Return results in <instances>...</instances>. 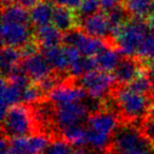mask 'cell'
I'll list each match as a JSON object with an SVG mask.
<instances>
[{"mask_svg": "<svg viewBox=\"0 0 154 154\" xmlns=\"http://www.w3.org/2000/svg\"><path fill=\"white\" fill-rule=\"evenodd\" d=\"M146 64L154 63V34H149L143 40L137 54Z\"/></svg>", "mask_w": 154, "mask_h": 154, "instance_id": "484cf974", "label": "cell"}, {"mask_svg": "<svg viewBox=\"0 0 154 154\" xmlns=\"http://www.w3.org/2000/svg\"><path fill=\"white\" fill-rule=\"evenodd\" d=\"M54 13V7L50 1H41L35 5L30 12L31 23L35 29L48 26L52 22Z\"/></svg>", "mask_w": 154, "mask_h": 154, "instance_id": "44dd1931", "label": "cell"}, {"mask_svg": "<svg viewBox=\"0 0 154 154\" xmlns=\"http://www.w3.org/2000/svg\"><path fill=\"white\" fill-rule=\"evenodd\" d=\"M42 54L49 61L50 66H52L54 72L70 76L69 75L70 61H69L66 48L60 47V45L48 48V49L42 50Z\"/></svg>", "mask_w": 154, "mask_h": 154, "instance_id": "9a60e30c", "label": "cell"}, {"mask_svg": "<svg viewBox=\"0 0 154 154\" xmlns=\"http://www.w3.org/2000/svg\"><path fill=\"white\" fill-rule=\"evenodd\" d=\"M94 58L96 61L97 70L110 73L111 71L115 70L122 56L113 45H108L96 56H94Z\"/></svg>", "mask_w": 154, "mask_h": 154, "instance_id": "d6986e66", "label": "cell"}, {"mask_svg": "<svg viewBox=\"0 0 154 154\" xmlns=\"http://www.w3.org/2000/svg\"><path fill=\"white\" fill-rule=\"evenodd\" d=\"M122 122V118L116 112L101 109L89 115L87 119V127L96 132L112 136Z\"/></svg>", "mask_w": 154, "mask_h": 154, "instance_id": "30bf717a", "label": "cell"}, {"mask_svg": "<svg viewBox=\"0 0 154 154\" xmlns=\"http://www.w3.org/2000/svg\"><path fill=\"white\" fill-rule=\"evenodd\" d=\"M42 0H2V5H8V3H15L23 9L32 10L35 5H37Z\"/></svg>", "mask_w": 154, "mask_h": 154, "instance_id": "1f68e13d", "label": "cell"}, {"mask_svg": "<svg viewBox=\"0 0 154 154\" xmlns=\"http://www.w3.org/2000/svg\"><path fill=\"white\" fill-rule=\"evenodd\" d=\"M88 128V127H87ZM112 136L108 134H103L100 132H96L88 128V146L97 152L109 151L111 149Z\"/></svg>", "mask_w": 154, "mask_h": 154, "instance_id": "cb8c5ba5", "label": "cell"}, {"mask_svg": "<svg viewBox=\"0 0 154 154\" xmlns=\"http://www.w3.org/2000/svg\"><path fill=\"white\" fill-rule=\"evenodd\" d=\"M75 82L86 91L89 97L103 101L111 96L113 89L117 86L113 74L100 70L87 73L75 78Z\"/></svg>", "mask_w": 154, "mask_h": 154, "instance_id": "5b68a950", "label": "cell"}, {"mask_svg": "<svg viewBox=\"0 0 154 154\" xmlns=\"http://www.w3.org/2000/svg\"><path fill=\"white\" fill-rule=\"evenodd\" d=\"M122 1V3H124V2H126V0H120Z\"/></svg>", "mask_w": 154, "mask_h": 154, "instance_id": "f35d334b", "label": "cell"}, {"mask_svg": "<svg viewBox=\"0 0 154 154\" xmlns=\"http://www.w3.org/2000/svg\"><path fill=\"white\" fill-rule=\"evenodd\" d=\"M2 136L9 139L39 134L38 127L30 105H15L1 117Z\"/></svg>", "mask_w": 154, "mask_h": 154, "instance_id": "7a4b0ae2", "label": "cell"}, {"mask_svg": "<svg viewBox=\"0 0 154 154\" xmlns=\"http://www.w3.org/2000/svg\"><path fill=\"white\" fill-rule=\"evenodd\" d=\"M148 66L137 56H122L119 63L113 71L118 86H127Z\"/></svg>", "mask_w": 154, "mask_h": 154, "instance_id": "8fae6325", "label": "cell"}, {"mask_svg": "<svg viewBox=\"0 0 154 154\" xmlns=\"http://www.w3.org/2000/svg\"><path fill=\"white\" fill-rule=\"evenodd\" d=\"M45 98H47V96H45V93L42 92V90L39 88V86L36 82H32L30 86H28L24 90H22L21 101L26 103V105L37 103V101Z\"/></svg>", "mask_w": 154, "mask_h": 154, "instance_id": "4316f807", "label": "cell"}, {"mask_svg": "<svg viewBox=\"0 0 154 154\" xmlns=\"http://www.w3.org/2000/svg\"><path fill=\"white\" fill-rule=\"evenodd\" d=\"M147 118L154 120V101L152 103V105L150 106V109H149V112H148V117Z\"/></svg>", "mask_w": 154, "mask_h": 154, "instance_id": "d590c367", "label": "cell"}, {"mask_svg": "<svg viewBox=\"0 0 154 154\" xmlns=\"http://www.w3.org/2000/svg\"><path fill=\"white\" fill-rule=\"evenodd\" d=\"M72 145L62 138L52 139L42 154H72Z\"/></svg>", "mask_w": 154, "mask_h": 154, "instance_id": "f1b7e54d", "label": "cell"}, {"mask_svg": "<svg viewBox=\"0 0 154 154\" xmlns=\"http://www.w3.org/2000/svg\"><path fill=\"white\" fill-rule=\"evenodd\" d=\"M2 22L32 24L30 13H28L26 9L15 3L2 5Z\"/></svg>", "mask_w": 154, "mask_h": 154, "instance_id": "603a6c76", "label": "cell"}, {"mask_svg": "<svg viewBox=\"0 0 154 154\" xmlns=\"http://www.w3.org/2000/svg\"><path fill=\"white\" fill-rule=\"evenodd\" d=\"M112 97L118 108L122 122L125 124H140L148 117L152 96L132 91L127 86H116L112 91Z\"/></svg>", "mask_w": 154, "mask_h": 154, "instance_id": "6da1fadb", "label": "cell"}, {"mask_svg": "<svg viewBox=\"0 0 154 154\" xmlns=\"http://www.w3.org/2000/svg\"><path fill=\"white\" fill-rule=\"evenodd\" d=\"M151 14H154V0L152 1L151 8H150V13H149V15H151Z\"/></svg>", "mask_w": 154, "mask_h": 154, "instance_id": "74e56055", "label": "cell"}, {"mask_svg": "<svg viewBox=\"0 0 154 154\" xmlns=\"http://www.w3.org/2000/svg\"><path fill=\"white\" fill-rule=\"evenodd\" d=\"M72 154H90L87 150H85L84 148H77L76 150L72 152Z\"/></svg>", "mask_w": 154, "mask_h": 154, "instance_id": "8d00e7d4", "label": "cell"}, {"mask_svg": "<svg viewBox=\"0 0 154 154\" xmlns=\"http://www.w3.org/2000/svg\"><path fill=\"white\" fill-rule=\"evenodd\" d=\"M139 128H140V130L143 131V133L149 139V141L154 148V120L146 118L140 124Z\"/></svg>", "mask_w": 154, "mask_h": 154, "instance_id": "f546056e", "label": "cell"}, {"mask_svg": "<svg viewBox=\"0 0 154 154\" xmlns=\"http://www.w3.org/2000/svg\"><path fill=\"white\" fill-rule=\"evenodd\" d=\"M149 29L141 18L132 17L112 38V43L122 56H137Z\"/></svg>", "mask_w": 154, "mask_h": 154, "instance_id": "277c9868", "label": "cell"}, {"mask_svg": "<svg viewBox=\"0 0 154 154\" xmlns=\"http://www.w3.org/2000/svg\"><path fill=\"white\" fill-rule=\"evenodd\" d=\"M52 139L43 134L10 139V147L17 154H42Z\"/></svg>", "mask_w": 154, "mask_h": 154, "instance_id": "7c38bea8", "label": "cell"}, {"mask_svg": "<svg viewBox=\"0 0 154 154\" xmlns=\"http://www.w3.org/2000/svg\"><path fill=\"white\" fill-rule=\"evenodd\" d=\"M90 114V110L85 101L55 106V125L58 131V138L62 130L82 125L85 120L87 122Z\"/></svg>", "mask_w": 154, "mask_h": 154, "instance_id": "52a82bcc", "label": "cell"}, {"mask_svg": "<svg viewBox=\"0 0 154 154\" xmlns=\"http://www.w3.org/2000/svg\"><path fill=\"white\" fill-rule=\"evenodd\" d=\"M99 10H100L99 0H82V3L77 10V17L80 21L89 16L98 13Z\"/></svg>", "mask_w": 154, "mask_h": 154, "instance_id": "83f0119b", "label": "cell"}, {"mask_svg": "<svg viewBox=\"0 0 154 154\" xmlns=\"http://www.w3.org/2000/svg\"><path fill=\"white\" fill-rule=\"evenodd\" d=\"M99 3H100V10L107 14L122 5V1L120 0H99Z\"/></svg>", "mask_w": 154, "mask_h": 154, "instance_id": "d6a6232c", "label": "cell"}, {"mask_svg": "<svg viewBox=\"0 0 154 154\" xmlns=\"http://www.w3.org/2000/svg\"><path fill=\"white\" fill-rule=\"evenodd\" d=\"M152 148L153 146L140 130L139 126L122 122L112 135L110 150L113 154H134Z\"/></svg>", "mask_w": 154, "mask_h": 154, "instance_id": "3957f363", "label": "cell"}, {"mask_svg": "<svg viewBox=\"0 0 154 154\" xmlns=\"http://www.w3.org/2000/svg\"><path fill=\"white\" fill-rule=\"evenodd\" d=\"M87 97H88L87 92L76 84L74 77H70L64 82L54 88L47 95V98L55 106L80 103L86 100Z\"/></svg>", "mask_w": 154, "mask_h": 154, "instance_id": "9c48e42d", "label": "cell"}, {"mask_svg": "<svg viewBox=\"0 0 154 154\" xmlns=\"http://www.w3.org/2000/svg\"><path fill=\"white\" fill-rule=\"evenodd\" d=\"M146 23H147V26L150 32H151V34H154V14H151V15L148 16Z\"/></svg>", "mask_w": 154, "mask_h": 154, "instance_id": "e575fe53", "label": "cell"}, {"mask_svg": "<svg viewBox=\"0 0 154 154\" xmlns=\"http://www.w3.org/2000/svg\"><path fill=\"white\" fill-rule=\"evenodd\" d=\"M62 43L76 48L80 54L88 57H94L108 45H113L110 40L97 38L86 34L82 29L76 28L64 33Z\"/></svg>", "mask_w": 154, "mask_h": 154, "instance_id": "8992f818", "label": "cell"}, {"mask_svg": "<svg viewBox=\"0 0 154 154\" xmlns=\"http://www.w3.org/2000/svg\"><path fill=\"white\" fill-rule=\"evenodd\" d=\"M52 23L60 32L66 33L73 29L79 28V19L74 10L63 7H54Z\"/></svg>", "mask_w": 154, "mask_h": 154, "instance_id": "2e32d148", "label": "cell"}, {"mask_svg": "<svg viewBox=\"0 0 154 154\" xmlns=\"http://www.w3.org/2000/svg\"><path fill=\"white\" fill-rule=\"evenodd\" d=\"M22 59V54L20 49L13 47H2L0 64L3 77H8L13 71H15L20 66Z\"/></svg>", "mask_w": 154, "mask_h": 154, "instance_id": "ffe728a7", "label": "cell"}, {"mask_svg": "<svg viewBox=\"0 0 154 154\" xmlns=\"http://www.w3.org/2000/svg\"><path fill=\"white\" fill-rule=\"evenodd\" d=\"M35 39V28L32 24L2 22L1 40L2 47L23 48L26 43Z\"/></svg>", "mask_w": 154, "mask_h": 154, "instance_id": "ba28073f", "label": "cell"}, {"mask_svg": "<svg viewBox=\"0 0 154 154\" xmlns=\"http://www.w3.org/2000/svg\"><path fill=\"white\" fill-rule=\"evenodd\" d=\"M148 76L151 82V95L154 99V63L148 64Z\"/></svg>", "mask_w": 154, "mask_h": 154, "instance_id": "836d02e7", "label": "cell"}, {"mask_svg": "<svg viewBox=\"0 0 154 154\" xmlns=\"http://www.w3.org/2000/svg\"><path fill=\"white\" fill-rule=\"evenodd\" d=\"M129 89H131L132 91L140 94L145 95H151V82H150L149 76H148V66L143 71H141V73L137 77H135L134 79L130 82L129 85H127Z\"/></svg>", "mask_w": 154, "mask_h": 154, "instance_id": "d4e9b609", "label": "cell"}, {"mask_svg": "<svg viewBox=\"0 0 154 154\" xmlns=\"http://www.w3.org/2000/svg\"><path fill=\"white\" fill-rule=\"evenodd\" d=\"M20 68L33 82H39L54 72L45 55L39 52L23 58L20 63Z\"/></svg>", "mask_w": 154, "mask_h": 154, "instance_id": "4fadbf2b", "label": "cell"}, {"mask_svg": "<svg viewBox=\"0 0 154 154\" xmlns=\"http://www.w3.org/2000/svg\"><path fill=\"white\" fill-rule=\"evenodd\" d=\"M55 7H63L71 10H78L82 0H48Z\"/></svg>", "mask_w": 154, "mask_h": 154, "instance_id": "4dcf8cb0", "label": "cell"}, {"mask_svg": "<svg viewBox=\"0 0 154 154\" xmlns=\"http://www.w3.org/2000/svg\"><path fill=\"white\" fill-rule=\"evenodd\" d=\"M22 91L7 78L1 82V117L13 106L21 103Z\"/></svg>", "mask_w": 154, "mask_h": 154, "instance_id": "ac0fdd59", "label": "cell"}, {"mask_svg": "<svg viewBox=\"0 0 154 154\" xmlns=\"http://www.w3.org/2000/svg\"><path fill=\"white\" fill-rule=\"evenodd\" d=\"M59 138H62L74 147L82 148L88 146V128L82 125L69 127L60 132Z\"/></svg>", "mask_w": 154, "mask_h": 154, "instance_id": "7402d4cb", "label": "cell"}, {"mask_svg": "<svg viewBox=\"0 0 154 154\" xmlns=\"http://www.w3.org/2000/svg\"><path fill=\"white\" fill-rule=\"evenodd\" d=\"M79 29L86 34L111 41V30L106 13H96L79 21Z\"/></svg>", "mask_w": 154, "mask_h": 154, "instance_id": "5bb4252c", "label": "cell"}, {"mask_svg": "<svg viewBox=\"0 0 154 154\" xmlns=\"http://www.w3.org/2000/svg\"><path fill=\"white\" fill-rule=\"evenodd\" d=\"M62 38L63 34L52 24L35 29V40L42 50L59 45L62 42Z\"/></svg>", "mask_w": 154, "mask_h": 154, "instance_id": "e0dca14e", "label": "cell"}]
</instances>
